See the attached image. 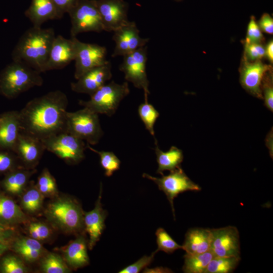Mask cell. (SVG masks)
<instances>
[{
	"mask_svg": "<svg viewBox=\"0 0 273 273\" xmlns=\"http://www.w3.org/2000/svg\"><path fill=\"white\" fill-rule=\"evenodd\" d=\"M68 104L60 90L30 100L19 111L21 131L41 140L66 131Z\"/></svg>",
	"mask_w": 273,
	"mask_h": 273,
	"instance_id": "6da1fadb",
	"label": "cell"
},
{
	"mask_svg": "<svg viewBox=\"0 0 273 273\" xmlns=\"http://www.w3.org/2000/svg\"><path fill=\"white\" fill-rule=\"evenodd\" d=\"M55 37V31L52 28H30L22 35L15 46L12 53V60L23 62L38 72H44Z\"/></svg>",
	"mask_w": 273,
	"mask_h": 273,
	"instance_id": "7a4b0ae2",
	"label": "cell"
},
{
	"mask_svg": "<svg viewBox=\"0 0 273 273\" xmlns=\"http://www.w3.org/2000/svg\"><path fill=\"white\" fill-rule=\"evenodd\" d=\"M40 73L27 64L13 61L0 72V94L14 98L35 86L42 85Z\"/></svg>",
	"mask_w": 273,
	"mask_h": 273,
	"instance_id": "3957f363",
	"label": "cell"
},
{
	"mask_svg": "<svg viewBox=\"0 0 273 273\" xmlns=\"http://www.w3.org/2000/svg\"><path fill=\"white\" fill-rule=\"evenodd\" d=\"M46 214L49 221L57 228L68 233H77L84 226L81 206L74 199L59 198L50 203Z\"/></svg>",
	"mask_w": 273,
	"mask_h": 273,
	"instance_id": "277c9868",
	"label": "cell"
},
{
	"mask_svg": "<svg viewBox=\"0 0 273 273\" xmlns=\"http://www.w3.org/2000/svg\"><path fill=\"white\" fill-rule=\"evenodd\" d=\"M129 92L127 81L119 84L112 81L95 92L90 96L89 100H80L79 104L97 114L111 116L115 113L120 102Z\"/></svg>",
	"mask_w": 273,
	"mask_h": 273,
	"instance_id": "5b68a950",
	"label": "cell"
},
{
	"mask_svg": "<svg viewBox=\"0 0 273 273\" xmlns=\"http://www.w3.org/2000/svg\"><path fill=\"white\" fill-rule=\"evenodd\" d=\"M66 131L93 145L98 143L104 133L98 114L86 107L67 112Z\"/></svg>",
	"mask_w": 273,
	"mask_h": 273,
	"instance_id": "8992f818",
	"label": "cell"
},
{
	"mask_svg": "<svg viewBox=\"0 0 273 273\" xmlns=\"http://www.w3.org/2000/svg\"><path fill=\"white\" fill-rule=\"evenodd\" d=\"M46 150L67 163L76 164L85 157L83 140L63 131L41 140Z\"/></svg>",
	"mask_w": 273,
	"mask_h": 273,
	"instance_id": "52a82bcc",
	"label": "cell"
},
{
	"mask_svg": "<svg viewBox=\"0 0 273 273\" xmlns=\"http://www.w3.org/2000/svg\"><path fill=\"white\" fill-rule=\"evenodd\" d=\"M68 14L71 24V37L83 32L104 31L95 0H79Z\"/></svg>",
	"mask_w": 273,
	"mask_h": 273,
	"instance_id": "ba28073f",
	"label": "cell"
},
{
	"mask_svg": "<svg viewBox=\"0 0 273 273\" xmlns=\"http://www.w3.org/2000/svg\"><path fill=\"white\" fill-rule=\"evenodd\" d=\"M143 177L154 181L159 189L164 193L171 205L174 218L173 201L175 198L186 191H199L201 189L187 175L180 166L170 171L167 175L162 174L161 177L152 176L146 173L143 174Z\"/></svg>",
	"mask_w": 273,
	"mask_h": 273,
	"instance_id": "9c48e42d",
	"label": "cell"
},
{
	"mask_svg": "<svg viewBox=\"0 0 273 273\" xmlns=\"http://www.w3.org/2000/svg\"><path fill=\"white\" fill-rule=\"evenodd\" d=\"M123 57L119 70L124 74L125 80L131 82L135 87L143 89L144 94L149 95V81L146 73L147 47H141Z\"/></svg>",
	"mask_w": 273,
	"mask_h": 273,
	"instance_id": "30bf717a",
	"label": "cell"
},
{
	"mask_svg": "<svg viewBox=\"0 0 273 273\" xmlns=\"http://www.w3.org/2000/svg\"><path fill=\"white\" fill-rule=\"evenodd\" d=\"M74 77L77 80L88 71L106 64L107 50L105 47L85 43L76 37Z\"/></svg>",
	"mask_w": 273,
	"mask_h": 273,
	"instance_id": "8fae6325",
	"label": "cell"
},
{
	"mask_svg": "<svg viewBox=\"0 0 273 273\" xmlns=\"http://www.w3.org/2000/svg\"><path fill=\"white\" fill-rule=\"evenodd\" d=\"M210 250L214 256L240 257L239 232L234 226L211 229Z\"/></svg>",
	"mask_w": 273,
	"mask_h": 273,
	"instance_id": "7c38bea8",
	"label": "cell"
},
{
	"mask_svg": "<svg viewBox=\"0 0 273 273\" xmlns=\"http://www.w3.org/2000/svg\"><path fill=\"white\" fill-rule=\"evenodd\" d=\"M104 31L114 32L127 23L128 6L123 0H95Z\"/></svg>",
	"mask_w": 273,
	"mask_h": 273,
	"instance_id": "4fadbf2b",
	"label": "cell"
},
{
	"mask_svg": "<svg viewBox=\"0 0 273 273\" xmlns=\"http://www.w3.org/2000/svg\"><path fill=\"white\" fill-rule=\"evenodd\" d=\"M112 39L115 47L112 57L124 56L138 49L145 46L149 41V38H142L135 23L128 21L115 30Z\"/></svg>",
	"mask_w": 273,
	"mask_h": 273,
	"instance_id": "5bb4252c",
	"label": "cell"
},
{
	"mask_svg": "<svg viewBox=\"0 0 273 273\" xmlns=\"http://www.w3.org/2000/svg\"><path fill=\"white\" fill-rule=\"evenodd\" d=\"M76 37H71L68 39L61 35L56 36L52 44L44 72L62 69L74 60Z\"/></svg>",
	"mask_w": 273,
	"mask_h": 273,
	"instance_id": "9a60e30c",
	"label": "cell"
},
{
	"mask_svg": "<svg viewBox=\"0 0 273 273\" xmlns=\"http://www.w3.org/2000/svg\"><path fill=\"white\" fill-rule=\"evenodd\" d=\"M240 69V82L244 89L253 96L262 99L261 83L271 66L260 60L250 62L244 59Z\"/></svg>",
	"mask_w": 273,
	"mask_h": 273,
	"instance_id": "2e32d148",
	"label": "cell"
},
{
	"mask_svg": "<svg viewBox=\"0 0 273 273\" xmlns=\"http://www.w3.org/2000/svg\"><path fill=\"white\" fill-rule=\"evenodd\" d=\"M112 74L109 61L95 67L80 77L77 81L71 83V89L76 93L89 95L90 96L110 79Z\"/></svg>",
	"mask_w": 273,
	"mask_h": 273,
	"instance_id": "e0dca14e",
	"label": "cell"
},
{
	"mask_svg": "<svg viewBox=\"0 0 273 273\" xmlns=\"http://www.w3.org/2000/svg\"><path fill=\"white\" fill-rule=\"evenodd\" d=\"M45 150L41 140L21 131L13 151L30 168L38 163Z\"/></svg>",
	"mask_w": 273,
	"mask_h": 273,
	"instance_id": "ac0fdd59",
	"label": "cell"
},
{
	"mask_svg": "<svg viewBox=\"0 0 273 273\" xmlns=\"http://www.w3.org/2000/svg\"><path fill=\"white\" fill-rule=\"evenodd\" d=\"M102 187L101 185L100 193L95 208L92 210L84 213V226L89 235L88 245L90 250H92L97 242L99 241L105 228V220L108 213L102 207Z\"/></svg>",
	"mask_w": 273,
	"mask_h": 273,
	"instance_id": "d6986e66",
	"label": "cell"
},
{
	"mask_svg": "<svg viewBox=\"0 0 273 273\" xmlns=\"http://www.w3.org/2000/svg\"><path fill=\"white\" fill-rule=\"evenodd\" d=\"M21 131L19 111L2 114L0 116V149L13 151Z\"/></svg>",
	"mask_w": 273,
	"mask_h": 273,
	"instance_id": "ffe728a7",
	"label": "cell"
},
{
	"mask_svg": "<svg viewBox=\"0 0 273 273\" xmlns=\"http://www.w3.org/2000/svg\"><path fill=\"white\" fill-rule=\"evenodd\" d=\"M25 15L33 26L38 27L48 20L62 18L52 0H31Z\"/></svg>",
	"mask_w": 273,
	"mask_h": 273,
	"instance_id": "44dd1931",
	"label": "cell"
},
{
	"mask_svg": "<svg viewBox=\"0 0 273 273\" xmlns=\"http://www.w3.org/2000/svg\"><path fill=\"white\" fill-rule=\"evenodd\" d=\"M211 229L196 228L189 229L185 235L182 249L190 254H200L210 250Z\"/></svg>",
	"mask_w": 273,
	"mask_h": 273,
	"instance_id": "7402d4cb",
	"label": "cell"
},
{
	"mask_svg": "<svg viewBox=\"0 0 273 273\" xmlns=\"http://www.w3.org/2000/svg\"><path fill=\"white\" fill-rule=\"evenodd\" d=\"M64 256L65 261L74 269L87 265L89 258L85 238L79 236L71 241L64 250Z\"/></svg>",
	"mask_w": 273,
	"mask_h": 273,
	"instance_id": "603a6c76",
	"label": "cell"
},
{
	"mask_svg": "<svg viewBox=\"0 0 273 273\" xmlns=\"http://www.w3.org/2000/svg\"><path fill=\"white\" fill-rule=\"evenodd\" d=\"M155 144V151L158 164L157 173L162 175L164 171L170 172L180 166L184 159L182 150L172 146L168 151L163 152L159 149L156 141Z\"/></svg>",
	"mask_w": 273,
	"mask_h": 273,
	"instance_id": "cb8c5ba5",
	"label": "cell"
},
{
	"mask_svg": "<svg viewBox=\"0 0 273 273\" xmlns=\"http://www.w3.org/2000/svg\"><path fill=\"white\" fill-rule=\"evenodd\" d=\"M214 256L210 250L200 254L186 253L184 256L183 271L185 273H204L209 262Z\"/></svg>",
	"mask_w": 273,
	"mask_h": 273,
	"instance_id": "d4e9b609",
	"label": "cell"
},
{
	"mask_svg": "<svg viewBox=\"0 0 273 273\" xmlns=\"http://www.w3.org/2000/svg\"><path fill=\"white\" fill-rule=\"evenodd\" d=\"M33 172L28 169L16 170L8 174L4 180L6 190L11 193H20L25 188L29 177Z\"/></svg>",
	"mask_w": 273,
	"mask_h": 273,
	"instance_id": "484cf974",
	"label": "cell"
},
{
	"mask_svg": "<svg viewBox=\"0 0 273 273\" xmlns=\"http://www.w3.org/2000/svg\"><path fill=\"white\" fill-rule=\"evenodd\" d=\"M240 257L214 256L204 273H231L238 266Z\"/></svg>",
	"mask_w": 273,
	"mask_h": 273,
	"instance_id": "4316f807",
	"label": "cell"
},
{
	"mask_svg": "<svg viewBox=\"0 0 273 273\" xmlns=\"http://www.w3.org/2000/svg\"><path fill=\"white\" fill-rule=\"evenodd\" d=\"M0 219L10 222H19L24 221L26 216L13 200L0 196Z\"/></svg>",
	"mask_w": 273,
	"mask_h": 273,
	"instance_id": "83f0119b",
	"label": "cell"
},
{
	"mask_svg": "<svg viewBox=\"0 0 273 273\" xmlns=\"http://www.w3.org/2000/svg\"><path fill=\"white\" fill-rule=\"evenodd\" d=\"M145 102L138 107V113L146 128L150 133L155 136L154 124L159 113L154 107L148 102V95H144Z\"/></svg>",
	"mask_w": 273,
	"mask_h": 273,
	"instance_id": "f1b7e54d",
	"label": "cell"
},
{
	"mask_svg": "<svg viewBox=\"0 0 273 273\" xmlns=\"http://www.w3.org/2000/svg\"><path fill=\"white\" fill-rule=\"evenodd\" d=\"M86 147L98 154L100 158L101 165L105 170V174L107 176H111L114 172L119 169L121 162L113 152L96 150L88 144Z\"/></svg>",
	"mask_w": 273,
	"mask_h": 273,
	"instance_id": "f546056e",
	"label": "cell"
},
{
	"mask_svg": "<svg viewBox=\"0 0 273 273\" xmlns=\"http://www.w3.org/2000/svg\"><path fill=\"white\" fill-rule=\"evenodd\" d=\"M41 267L46 273H66L70 269L62 258L56 253H49L42 260Z\"/></svg>",
	"mask_w": 273,
	"mask_h": 273,
	"instance_id": "4dcf8cb0",
	"label": "cell"
},
{
	"mask_svg": "<svg viewBox=\"0 0 273 273\" xmlns=\"http://www.w3.org/2000/svg\"><path fill=\"white\" fill-rule=\"evenodd\" d=\"M157 249L156 253L159 251L170 254L175 250L181 249L182 246L178 244L163 228H158L155 233Z\"/></svg>",
	"mask_w": 273,
	"mask_h": 273,
	"instance_id": "1f68e13d",
	"label": "cell"
},
{
	"mask_svg": "<svg viewBox=\"0 0 273 273\" xmlns=\"http://www.w3.org/2000/svg\"><path fill=\"white\" fill-rule=\"evenodd\" d=\"M42 196L36 186L30 188L22 198L23 208L29 212L38 211L42 203Z\"/></svg>",
	"mask_w": 273,
	"mask_h": 273,
	"instance_id": "d6a6232c",
	"label": "cell"
},
{
	"mask_svg": "<svg viewBox=\"0 0 273 273\" xmlns=\"http://www.w3.org/2000/svg\"><path fill=\"white\" fill-rule=\"evenodd\" d=\"M36 187L43 195H52L57 192L55 179L47 168L38 177Z\"/></svg>",
	"mask_w": 273,
	"mask_h": 273,
	"instance_id": "836d02e7",
	"label": "cell"
},
{
	"mask_svg": "<svg viewBox=\"0 0 273 273\" xmlns=\"http://www.w3.org/2000/svg\"><path fill=\"white\" fill-rule=\"evenodd\" d=\"M261 92L264 105L269 111H273L272 75L271 70L265 74L261 83Z\"/></svg>",
	"mask_w": 273,
	"mask_h": 273,
	"instance_id": "e575fe53",
	"label": "cell"
},
{
	"mask_svg": "<svg viewBox=\"0 0 273 273\" xmlns=\"http://www.w3.org/2000/svg\"><path fill=\"white\" fill-rule=\"evenodd\" d=\"M244 59L248 61H256L265 56V48L261 43H245Z\"/></svg>",
	"mask_w": 273,
	"mask_h": 273,
	"instance_id": "d590c367",
	"label": "cell"
},
{
	"mask_svg": "<svg viewBox=\"0 0 273 273\" xmlns=\"http://www.w3.org/2000/svg\"><path fill=\"white\" fill-rule=\"evenodd\" d=\"M264 40L262 32L254 16H251L248 24L245 43H259Z\"/></svg>",
	"mask_w": 273,
	"mask_h": 273,
	"instance_id": "8d00e7d4",
	"label": "cell"
},
{
	"mask_svg": "<svg viewBox=\"0 0 273 273\" xmlns=\"http://www.w3.org/2000/svg\"><path fill=\"white\" fill-rule=\"evenodd\" d=\"M2 268L5 273H24L26 269L23 263L17 258L8 256L4 258Z\"/></svg>",
	"mask_w": 273,
	"mask_h": 273,
	"instance_id": "74e56055",
	"label": "cell"
},
{
	"mask_svg": "<svg viewBox=\"0 0 273 273\" xmlns=\"http://www.w3.org/2000/svg\"><path fill=\"white\" fill-rule=\"evenodd\" d=\"M156 253L154 251L150 255H144L136 262L122 268L119 273H138L150 265L153 261Z\"/></svg>",
	"mask_w": 273,
	"mask_h": 273,
	"instance_id": "f35d334b",
	"label": "cell"
},
{
	"mask_svg": "<svg viewBox=\"0 0 273 273\" xmlns=\"http://www.w3.org/2000/svg\"><path fill=\"white\" fill-rule=\"evenodd\" d=\"M28 231L31 237L38 241L46 240L50 235V230L48 226L40 222L30 223Z\"/></svg>",
	"mask_w": 273,
	"mask_h": 273,
	"instance_id": "ab89813d",
	"label": "cell"
},
{
	"mask_svg": "<svg viewBox=\"0 0 273 273\" xmlns=\"http://www.w3.org/2000/svg\"><path fill=\"white\" fill-rule=\"evenodd\" d=\"M14 249L25 260L29 262L36 261L40 257L43 251V250L19 247L14 248Z\"/></svg>",
	"mask_w": 273,
	"mask_h": 273,
	"instance_id": "60d3db41",
	"label": "cell"
},
{
	"mask_svg": "<svg viewBox=\"0 0 273 273\" xmlns=\"http://www.w3.org/2000/svg\"><path fill=\"white\" fill-rule=\"evenodd\" d=\"M60 15L63 17L76 5L79 0H52Z\"/></svg>",
	"mask_w": 273,
	"mask_h": 273,
	"instance_id": "b9f144b4",
	"label": "cell"
},
{
	"mask_svg": "<svg viewBox=\"0 0 273 273\" xmlns=\"http://www.w3.org/2000/svg\"><path fill=\"white\" fill-rule=\"evenodd\" d=\"M258 25L261 31L269 34L273 33V19L268 13L262 14Z\"/></svg>",
	"mask_w": 273,
	"mask_h": 273,
	"instance_id": "7bdbcfd3",
	"label": "cell"
},
{
	"mask_svg": "<svg viewBox=\"0 0 273 273\" xmlns=\"http://www.w3.org/2000/svg\"><path fill=\"white\" fill-rule=\"evenodd\" d=\"M14 158L6 152H0V172H6L10 170L14 163Z\"/></svg>",
	"mask_w": 273,
	"mask_h": 273,
	"instance_id": "ee69618b",
	"label": "cell"
},
{
	"mask_svg": "<svg viewBox=\"0 0 273 273\" xmlns=\"http://www.w3.org/2000/svg\"><path fill=\"white\" fill-rule=\"evenodd\" d=\"M12 233L10 228L0 223V243H8Z\"/></svg>",
	"mask_w": 273,
	"mask_h": 273,
	"instance_id": "f6af8a7d",
	"label": "cell"
},
{
	"mask_svg": "<svg viewBox=\"0 0 273 273\" xmlns=\"http://www.w3.org/2000/svg\"><path fill=\"white\" fill-rule=\"evenodd\" d=\"M172 272V270L170 268L162 266L155 267L152 268L146 267L143 271V272L145 273H170Z\"/></svg>",
	"mask_w": 273,
	"mask_h": 273,
	"instance_id": "bcb514c9",
	"label": "cell"
},
{
	"mask_svg": "<svg viewBox=\"0 0 273 273\" xmlns=\"http://www.w3.org/2000/svg\"><path fill=\"white\" fill-rule=\"evenodd\" d=\"M265 56L271 63L273 62V41L270 40L265 48Z\"/></svg>",
	"mask_w": 273,
	"mask_h": 273,
	"instance_id": "7dc6e473",
	"label": "cell"
},
{
	"mask_svg": "<svg viewBox=\"0 0 273 273\" xmlns=\"http://www.w3.org/2000/svg\"><path fill=\"white\" fill-rule=\"evenodd\" d=\"M8 243H0V256L8 249Z\"/></svg>",
	"mask_w": 273,
	"mask_h": 273,
	"instance_id": "c3c4849f",
	"label": "cell"
},
{
	"mask_svg": "<svg viewBox=\"0 0 273 273\" xmlns=\"http://www.w3.org/2000/svg\"><path fill=\"white\" fill-rule=\"evenodd\" d=\"M176 1H177V2H179V1H181L182 0H175Z\"/></svg>",
	"mask_w": 273,
	"mask_h": 273,
	"instance_id": "681fc988",
	"label": "cell"
}]
</instances>
